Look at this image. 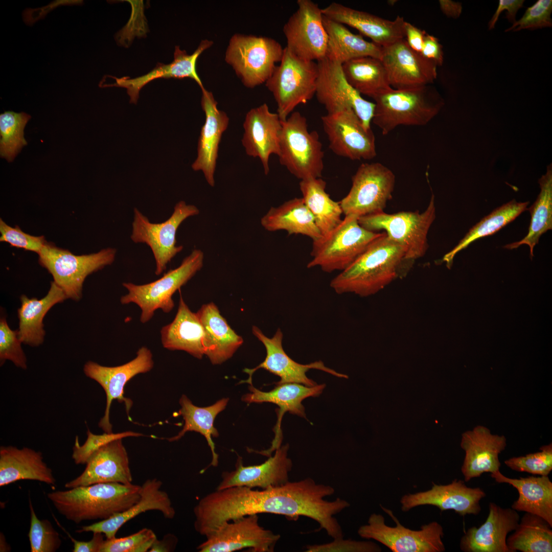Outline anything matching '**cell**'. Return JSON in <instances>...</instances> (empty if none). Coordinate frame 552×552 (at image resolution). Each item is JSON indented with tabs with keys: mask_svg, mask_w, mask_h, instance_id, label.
<instances>
[{
	"mask_svg": "<svg viewBox=\"0 0 552 552\" xmlns=\"http://www.w3.org/2000/svg\"><path fill=\"white\" fill-rule=\"evenodd\" d=\"M197 547L199 552H233L249 548L252 552H273L279 534L260 525L258 514L223 522L205 536Z\"/></svg>",
	"mask_w": 552,
	"mask_h": 552,
	"instance_id": "9a60e30c",
	"label": "cell"
},
{
	"mask_svg": "<svg viewBox=\"0 0 552 552\" xmlns=\"http://www.w3.org/2000/svg\"><path fill=\"white\" fill-rule=\"evenodd\" d=\"M426 32L409 22L406 21L405 25V39L410 48L421 54L424 36Z\"/></svg>",
	"mask_w": 552,
	"mask_h": 552,
	"instance_id": "6f0895ef",
	"label": "cell"
},
{
	"mask_svg": "<svg viewBox=\"0 0 552 552\" xmlns=\"http://www.w3.org/2000/svg\"><path fill=\"white\" fill-rule=\"evenodd\" d=\"M486 496L479 487H467L465 481L453 480L447 485L433 484L427 491L403 496L401 510L407 512L413 508L425 505L436 507L441 512L453 510L460 516L477 515L481 510L480 501Z\"/></svg>",
	"mask_w": 552,
	"mask_h": 552,
	"instance_id": "44dd1931",
	"label": "cell"
},
{
	"mask_svg": "<svg viewBox=\"0 0 552 552\" xmlns=\"http://www.w3.org/2000/svg\"><path fill=\"white\" fill-rule=\"evenodd\" d=\"M17 330L9 327L5 316L0 319V362L2 365L6 360L11 361L16 366L27 368V358L21 347Z\"/></svg>",
	"mask_w": 552,
	"mask_h": 552,
	"instance_id": "f907efd6",
	"label": "cell"
},
{
	"mask_svg": "<svg viewBox=\"0 0 552 552\" xmlns=\"http://www.w3.org/2000/svg\"><path fill=\"white\" fill-rule=\"evenodd\" d=\"M381 507L396 525L388 526L382 515L373 513L370 516L367 523L359 528L358 534L361 537L379 542L393 552L445 550L442 540L443 528L438 522L432 521L422 525L419 530H412L402 525L390 510Z\"/></svg>",
	"mask_w": 552,
	"mask_h": 552,
	"instance_id": "8fae6325",
	"label": "cell"
},
{
	"mask_svg": "<svg viewBox=\"0 0 552 552\" xmlns=\"http://www.w3.org/2000/svg\"><path fill=\"white\" fill-rule=\"evenodd\" d=\"M289 448L288 444L281 445L273 456L257 465L244 466L242 458L238 456L235 470L222 473L221 480L216 489L237 486L266 489L286 484L289 481V473L292 467V461L288 457Z\"/></svg>",
	"mask_w": 552,
	"mask_h": 552,
	"instance_id": "7402d4cb",
	"label": "cell"
},
{
	"mask_svg": "<svg viewBox=\"0 0 552 552\" xmlns=\"http://www.w3.org/2000/svg\"><path fill=\"white\" fill-rule=\"evenodd\" d=\"M519 520L516 510L490 502L486 520L479 527L472 526L465 532L460 548L464 552H511L507 535L515 530Z\"/></svg>",
	"mask_w": 552,
	"mask_h": 552,
	"instance_id": "d4e9b609",
	"label": "cell"
},
{
	"mask_svg": "<svg viewBox=\"0 0 552 552\" xmlns=\"http://www.w3.org/2000/svg\"><path fill=\"white\" fill-rule=\"evenodd\" d=\"M132 476L126 450L122 439L113 440L103 446L88 459L84 471L65 484L72 489L98 483L132 484Z\"/></svg>",
	"mask_w": 552,
	"mask_h": 552,
	"instance_id": "4316f807",
	"label": "cell"
},
{
	"mask_svg": "<svg viewBox=\"0 0 552 552\" xmlns=\"http://www.w3.org/2000/svg\"><path fill=\"white\" fill-rule=\"evenodd\" d=\"M435 218L434 196L432 194L426 210L400 212L389 214L381 212L358 218L359 224L372 232L384 230L387 236L404 249L405 258L412 262L426 254L427 235Z\"/></svg>",
	"mask_w": 552,
	"mask_h": 552,
	"instance_id": "9c48e42d",
	"label": "cell"
},
{
	"mask_svg": "<svg viewBox=\"0 0 552 552\" xmlns=\"http://www.w3.org/2000/svg\"><path fill=\"white\" fill-rule=\"evenodd\" d=\"M372 122L387 135L400 125L423 126L439 112L444 100L430 85L391 89L374 97Z\"/></svg>",
	"mask_w": 552,
	"mask_h": 552,
	"instance_id": "3957f363",
	"label": "cell"
},
{
	"mask_svg": "<svg viewBox=\"0 0 552 552\" xmlns=\"http://www.w3.org/2000/svg\"><path fill=\"white\" fill-rule=\"evenodd\" d=\"M141 486L98 483L50 492L48 498L58 512L75 523L106 519L122 512L140 498Z\"/></svg>",
	"mask_w": 552,
	"mask_h": 552,
	"instance_id": "7a4b0ae2",
	"label": "cell"
},
{
	"mask_svg": "<svg viewBox=\"0 0 552 552\" xmlns=\"http://www.w3.org/2000/svg\"><path fill=\"white\" fill-rule=\"evenodd\" d=\"M540 192L537 199L528 209L531 220L526 236L521 240L504 246L512 249L526 244L530 249L531 257L534 256L535 246L538 243L541 236L552 228V165L547 166L546 173L539 178Z\"/></svg>",
	"mask_w": 552,
	"mask_h": 552,
	"instance_id": "b9f144b4",
	"label": "cell"
},
{
	"mask_svg": "<svg viewBox=\"0 0 552 552\" xmlns=\"http://www.w3.org/2000/svg\"><path fill=\"white\" fill-rule=\"evenodd\" d=\"M325 387L324 384L307 386L298 383H287L277 384L269 392H263L250 384L248 387L250 393L242 396L243 401L247 403H272L279 407L278 420L273 428L275 435L271 446L267 450L255 452L264 455L271 456L272 452L281 446L283 440L281 422L284 413L288 412L306 419L303 401L310 397L319 396Z\"/></svg>",
	"mask_w": 552,
	"mask_h": 552,
	"instance_id": "603a6c76",
	"label": "cell"
},
{
	"mask_svg": "<svg viewBox=\"0 0 552 552\" xmlns=\"http://www.w3.org/2000/svg\"><path fill=\"white\" fill-rule=\"evenodd\" d=\"M318 73L317 62L302 59L284 48L281 61L265 83L277 103L281 121L315 95Z\"/></svg>",
	"mask_w": 552,
	"mask_h": 552,
	"instance_id": "30bf717a",
	"label": "cell"
},
{
	"mask_svg": "<svg viewBox=\"0 0 552 552\" xmlns=\"http://www.w3.org/2000/svg\"><path fill=\"white\" fill-rule=\"evenodd\" d=\"M507 446L502 435L493 434L485 426L478 425L462 435L461 447L465 455L461 467L465 482L480 477L484 473L499 470V454Z\"/></svg>",
	"mask_w": 552,
	"mask_h": 552,
	"instance_id": "484cf974",
	"label": "cell"
},
{
	"mask_svg": "<svg viewBox=\"0 0 552 552\" xmlns=\"http://www.w3.org/2000/svg\"><path fill=\"white\" fill-rule=\"evenodd\" d=\"M412 263L405 259L403 248L383 232L330 286L339 294L369 296L405 275Z\"/></svg>",
	"mask_w": 552,
	"mask_h": 552,
	"instance_id": "6da1fadb",
	"label": "cell"
},
{
	"mask_svg": "<svg viewBox=\"0 0 552 552\" xmlns=\"http://www.w3.org/2000/svg\"><path fill=\"white\" fill-rule=\"evenodd\" d=\"M342 69L348 82L360 95L373 99L392 88L380 59L370 56L356 58L342 64Z\"/></svg>",
	"mask_w": 552,
	"mask_h": 552,
	"instance_id": "ab89813d",
	"label": "cell"
},
{
	"mask_svg": "<svg viewBox=\"0 0 552 552\" xmlns=\"http://www.w3.org/2000/svg\"><path fill=\"white\" fill-rule=\"evenodd\" d=\"M116 253V248H107L98 252L78 256L47 242L38 255L39 264L52 274L53 281L67 298L78 301L82 297L86 277L111 265Z\"/></svg>",
	"mask_w": 552,
	"mask_h": 552,
	"instance_id": "ba28073f",
	"label": "cell"
},
{
	"mask_svg": "<svg viewBox=\"0 0 552 552\" xmlns=\"http://www.w3.org/2000/svg\"><path fill=\"white\" fill-rule=\"evenodd\" d=\"M329 148L336 155L351 160L371 159L377 154L375 138L352 109L321 117Z\"/></svg>",
	"mask_w": 552,
	"mask_h": 552,
	"instance_id": "ac0fdd59",
	"label": "cell"
},
{
	"mask_svg": "<svg viewBox=\"0 0 552 552\" xmlns=\"http://www.w3.org/2000/svg\"><path fill=\"white\" fill-rule=\"evenodd\" d=\"M284 49L274 39L236 33L232 36L224 60L242 84L253 88L266 82L281 61Z\"/></svg>",
	"mask_w": 552,
	"mask_h": 552,
	"instance_id": "8992f818",
	"label": "cell"
},
{
	"mask_svg": "<svg viewBox=\"0 0 552 552\" xmlns=\"http://www.w3.org/2000/svg\"><path fill=\"white\" fill-rule=\"evenodd\" d=\"M203 260L202 251L194 249L178 267L156 281L143 285L123 283L128 293L121 297V304H136L141 310L140 321L143 324L149 321L157 309L169 313L174 307L173 295L201 269Z\"/></svg>",
	"mask_w": 552,
	"mask_h": 552,
	"instance_id": "5b68a950",
	"label": "cell"
},
{
	"mask_svg": "<svg viewBox=\"0 0 552 552\" xmlns=\"http://www.w3.org/2000/svg\"><path fill=\"white\" fill-rule=\"evenodd\" d=\"M201 91V105L205 120L198 140L197 156L191 166L195 171H202L208 184L213 187L219 146L222 135L228 127L229 117L218 109L217 102L211 91L205 88Z\"/></svg>",
	"mask_w": 552,
	"mask_h": 552,
	"instance_id": "f1b7e54d",
	"label": "cell"
},
{
	"mask_svg": "<svg viewBox=\"0 0 552 552\" xmlns=\"http://www.w3.org/2000/svg\"><path fill=\"white\" fill-rule=\"evenodd\" d=\"M397 2V1H395V0H392V1H388V4H389V5H392V6H393V5H394V4H395V3H396Z\"/></svg>",
	"mask_w": 552,
	"mask_h": 552,
	"instance_id": "6125c7cd",
	"label": "cell"
},
{
	"mask_svg": "<svg viewBox=\"0 0 552 552\" xmlns=\"http://www.w3.org/2000/svg\"><path fill=\"white\" fill-rule=\"evenodd\" d=\"M491 477L517 490L519 496L511 506L513 509L538 515L552 526V482L548 476L512 478L499 470L491 473Z\"/></svg>",
	"mask_w": 552,
	"mask_h": 552,
	"instance_id": "836d02e7",
	"label": "cell"
},
{
	"mask_svg": "<svg viewBox=\"0 0 552 552\" xmlns=\"http://www.w3.org/2000/svg\"><path fill=\"white\" fill-rule=\"evenodd\" d=\"M213 44V42L211 40L203 39L191 54L181 50L179 46H176L174 59L171 63L167 64L158 63L147 74L134 78L129 77L118 78L111 76L115 82L103 85L102 87L117 86L126 88L130 97V102L134 104L137 103L141 89L149 82L157 78H189L194 80L202 89L204 87L197 72V61L200 55Z\"/></svg>",
	"mask_w": 552,
	"mask_h": 552,
	"instance_id": "f546056e",
	"label": "cell"
},
{
	"mask_svg": "<svg viewBox=\"0 0 552 552\" xmlns=\"http://www.w3.org/2000/svg\"><path fill=\"white\" fill-rule=\"evenodd\" d=\"M31 116L21 112L5 111L0 115V154L12 162L27 143L24 136V128Z\"/></svg>",
	"mask_w": 552,
	"mask_h": 552,
	"instance_id": "f6af8a7d",
	"label": "cell"
},
{
	"mask_svg": "<svg viewBox=\"0 0 552 552\" xmlns=\"http://www.w3.org/2000/svg\"><path fill=\"white\" fill-rule=\"evenodd\" d=\"M318 73L315 95L331 114L352 109L363 126L371 130L375 105L364 99L347 81L342 64L327 58L316 62Z\"/></svg>",
	"mask_w": 552,
	"mask_h": 552,
	"instance_id": "5bb4252c",
	"label": "cell"
},
{
	"mask_svg": "<svg viewBox=\"0 0 552 552\" xmlns=\"http://www.w3.org/2000/svg\"><path fill=\"white\" fill-rule=\"evenodd\" d=\"M323 22L328 35L326 58L343 63L360 57L381 59L382 47L365 40L360 34L351 32L344 25L324 15Z\"/></svg>",
	"mask_w": 552,
	"mask_h": 552,
	"instance_id": "f35d334b",
	"label": "cell"
},
{
	"mask_svg": "<svg viewBox=\"0 0 552 552\" xmlns=\"http://www.w3.org/2000/svg\"><path fill=\"white\" fill-rule=\"evenodd\" d=\"M152 354L146 347L140 348L135 358L124 364L116 366L101 365L91 361L84 365L85 375L97 382L104 389L106 395V405L104 416L99 426L104 432L111 433L112 425L109 420L110 408L114 400L124 402L128 418L132 405V401L124 396L126 383L135 375L149 372L153 367Z\"/></svg>",
	"mask_w": 552,
	"mask_h": 552,
	"instance_id": "e0dca14e",
	"label": "cell"
},
{
	"mask_svg": "<svg viewBox=\"0 0 552 552\" xmlns=\"http://www.w3.org/2000/svg\"><path fill=\"white\" fill-rule=\"evenodd\" d=\"M21 480H37L56 485L52 469L43 462L42 454L28 447L0 448V486Z\"/></svg>",
	"mask_w": 552,
	"mask_h": 552,
	"instance_id": "d6a6232c",
	"label": "cell"
},
{
	"mask_svg": "<svg viewBox=\"0 0 552 552\" xmlns=\"http://www.w3.org/2000/svg\"><path fill=\"white\" fill-rule=\"evenodd\" d=\"M552 526L543 518L526 513L507 538L511 552H551Z\"/></svg>",
	"mask_w": 552,
	"mask_h": 552,
	"instance_id": "7bdbcfd3",
	"label": "cell"
},
{
	"mask_svg": "<svg viewBox=\"0 0 552 552\" xmlns=\"http://www.w3.org/2000/svg\"><path fill=\"white\" fill-rule=\"evenodd\" d=\"M528 201L517 202L513 199L496 209L473 226L451 251L445 255L443 261L448 268L452 266L455 256L476 240L492 235L513 221L527 209Z\"/></svg>",
	"mask_w": 552,
	"mask_h": 552,
	"instance_id": "ee69618b",
	"label": "cell"
},
{
	"mask_svg": "<svg viewBox=\"0 0 552 552\" xmlns=\"http://www.w3.org/2000/svg\"><path fill=\"white\" fill-rule=\"evenodd\" d=\"M380 60L394 89L429 85L436 78V66L412 50L405 38L382 47Z\"/></svg>",
	"mask_w": 552,
	"mask_h": 552,
	"instance_id": "ffe728a7",
	"label": "cell"
},
{
	"mask_svg": "<svg viewBox=\"0 0 552 552\" xmlns=\"http://www.w3.org/2000/svg\"><path fill=\"white\" fill-rule=\"evenodd\" d=\"M252 331L253 334L264 344L266 356L264 360L256 367L244 370L249 377L247 379L241 381L239 383L252 384V376L260 369L266 370L279 376L280 380L275 383L276 384L295 383L307 386H315L317 385L316 383L306 375V373L310 369L320 370L339 378H348L347 375L326 366L320 360L303 364L291 359L284 350L282 345L283 334L280 329L277 330L271 338L265 335L256 326L252 327Z\"/></svg>",
	"mask_w": 552,
	"mask_h": 552,
	"instance_id": "d6986e66",
	"label": "cell"
},
{
	"mask_svg": "<svg viewBox=\"0 0 552 552\" xmlns=\"http://www.w3.org/2000/svg\"><path fill=\"white\" fill-rule=\"evenodd\" d=\"M1 242L9 243L11 246L38 254L47 243L43 236H34L21 230L18 226L13 227L0 219Z\"/></svg>",
	"mask_w": 552,
	"mask_h": 552,
	"instance_id": "f5cc1de1",
	"label": "cell"
},
{
	"mask_svg": "<svg viewBox=\"0 0 552 552\" xmlns=\"http://www.w3.org/2000/svg\"><path fill=\"white\" fill-rule=\"evenodd\" d=\"M199 209L184 201L177 202L171 216L162 223H152L137 208L133 210L130 238L135 243H145L151 248L156 263L155 274H161L172 259L183 249L176 246V234L187 218L197 215Z\"/></svg>",
	"mask_w": 552,
	"mask_h": 552,
	"instance_id": "7c38bea8",
	"label": "cell"
},
{
	"mask_svg": "<svg viewBox=\"0 0 552 552\" xmlns=\"http://www.w3.org/2000/svg\"><path fill=\"white\" fill-rule=\"evenodd\" d=\"M352 180L349 192L339 202L345 216L359 217L384 211L395 185L391 170L380 163H363Z\"/></svg>",
	"mask_w": 552,
	"mask_h": 552,
	"instance_id": "4fadbf2b",
	"label": "cell"
},
{
	"mask_svg": "<svg viewBox=\"0 0 552 552\" xmlns=\"http://www.w3.org/2000/svg\"><path fill=\"white\" fill-rule=\"evenodd\" d=\"M326 182L321 178L301 180L300 188L305 204L313 215L322 236L328 234L342 221L339 202L326 192Z\"/></svg>",
	"mask_w": 552,
	"mask_h": 552,
	"instance_id": "60d3db41",
	"label": "cell"
},
{
	"mask_svg": "<svg viewBox=\"0 0 552 552\" xmlns=\"http://www.w3.org/2000/svg\"><path fill=\"white\" fill-rule=\"evenodd\" d=\"M30 526L28 537L31 552H55L61 546L59 533L51 522L37 517L31 500H29Z\"/></svg>",
	"mask_w": 552,
	"mask_h": 552,
	"instance_id": "bcb514c9",
	"label": "cell"
},
{
	"mask_svg": "<svg viewBox=\"0 0 552 552\" xmlns=\"http://www.w3.org/2000/svg\"><path fill=\"white\" fill-rule=\"evenodd\" d=\"M355 215L345 216L341 222L328 234L313 241L312 259L307 267L318 266L326 272L342 271L383 233L368 231L358 222Z\"/></svg>",
	"mask_w": 552,
	"mask_h": 552,
	"instance_id": "277c9868",
	"label": "cell"
},
{
	"mask_svg": "<svg viewBox=\"0 0 552 552\" xmlns=\"http://www.w3.org/2000/svg\"><path fill=\"white\" fill-rule=\"evenodd\" d=\"M322 12L329 19L356 29L381 47L405 38L406 21L400 16L390 20L336 2L322 9Z\"/></svg>",
	"mask_w": 552,
	"mask_h": 552,
	"instance_id": "83f0119b",
	"label": "cell"
},
{
	"mask_svg": "<svg viewBox=\"0 0 552 552\" xmlns=\"http://www.w3.org/2000/svg\"><path fill=\"white\" fill-rule=\"evenodd\" d=\"M523 0H500L498 6L491 19L489 22V29L494 28L501 12L507 10L506 18L510 22L514 24L516 21L515 16L518 10L522 7Z\"/></svg>",
	"mask_w": 552,
	"mask_h": 552,
	"instance_id": "9f6ffc18",
	"label": "cell"
},
{
	"mask_svg": "<svg viewBox=\"0 0 552 552\" xmlns=\"http://www.w3.org/2000/svg\"><path fill=\"white\" fill-rule=\"evenodd\" d=\"M421 54L436 66L442 65L444 60L443 47L435 36L426 33Z\"/></svg>",
	"mask_w": 552,
	"mask_h": 552,
	"instance_id": "11a10c76",
	"label": "cell"
},
{
	"mask_svg": "<svg viewBox=\"0 0 552 552\" xmlns=\"http://www.w3.org/2000/svg\"><path fill=\"white\" fill-rule=\"evenodd\" d=\"M142 435L143 434L140 433L131 431L117 433L104 432L102 434H95L88 429L87 439L83 445H80L78 437L77 436L76 437L72 457L76 464H86L90 457L107 443L117 439Z\"/></svg>",
	"mask_w": 552,
	"mask_h": 552,
	"instance_id": "681fc988",
	"label": "cell"
},
{
	"mask_svg": "<svg viewBox=\"0 0 552 552\" xmlns=\"http://www.w3.org/2000/svg\"><path fill=\"white\" fill-rule=\"evenodd\" d=\"M162 484L157 478L146 480L141 486L139 500L129 509L106 519L83 526L76 532L101 533L106 539L112 538L126 522L140 514L151 510L159 511L165 518L173 519L176 514L175 510L167 493L161 490Z\"/></svg>",
	"mask_w": 552,
	"mask_h": 552,
	"instance_id": "4dcf8cb0",
	"label": "cell"
},
{
	"mask_svg": "<svg viewBox=\"0 0 552 552\" xmlns=\"http://www.w3.org/2000/svg\"><path fill=\"white\" fill-rule=\"evenodd\" d=\"M551 0H538L533 5L528 7L522 17L505 31L551 27Z\"/></svg>",
	"mask_w": 552,
	"mask_h": 552,
	"instance_id": "816d5d0a",
	"label": "cell"
},
{
	"mask_svg": "<svg viewBox=\"0 0 552 552\" xmlns=\"http://www.w3.org/2000/svg\"><path fill=\"white\" fill-rule=\"evenodd\" d=\"M161 341L169 350H181L201 359L204 355V332L196 313L191 311L181 296L173 321L162 327Z\"/></svg>",
	"mask_w": 552,
	"mask_h": 552,
	"instance_id": "e575fe53",
	"label": "cell"
},
{
	"mask_svg": "<svg viewBox=\"0 0 552 552\" xmlns=\"http://www.w3.org/2000/svg\"><path fill=\"white\" fill-rule=\"evenodd\" d=\"M540 451L504 461L511 469L540 476H548L552 470V444L544 445Z\"/></svg>",
	"mask_w": 552,
	"mask_h": 552,
	"instance_id": "7dc6e473",
	"label": "cell"
},
{
	"mask_svg": "<svg viewBox=\"0 0 552 552\" xmlns=\"http://www.w3.org/2000/svg\"><path fill=\"white\" fill-rule=\"evenodd\" d=\"M67 534L74 544L73 552H100L105 541L101 533H93V538L88 541L77 540Z\"/></svg>",
	"mask_w": 552,
	"mask_h": 552,
	"instance_id": "680465c9",
	"label": "cell"
},
{
	"mask_svg": "<svg viewBox=\"0 0 552 552\" xmlns=\"http://www.w3.org/2000/svg\"><path fill=\"white\" fill-rule=\"evenodd\" d=\"M178 542L177 538L173 534H168L160 540L156 539L149 551L169 552L174 551Z\"/></svg>",
	"mask_w": 552,
	"mask_h": 552,
	"instance_id": "91938a15",
	"label": "cell"
},
{
	"mask_svg": "<svg viewBox=\"0 0 552 552\" xmlns=\"http://www.w3.org/2000/svg\"><path fill=\"white\" fill-rule=\"evenodd\" d=\"M296 3L297 9L283 29L286 48L302 59L318 61L326 57L328 42L322 9L311 0Z\"/></svg>",
	"mask_w": 552,
	"mask_h": 552,
	"instance_id": "2e32d148",
	"label": "cell"
},
{
	"mask_svg": "<svg viewBox=\"0 0 552 552\" xmlns=\"http://www.w3.org/2000/svg\"><path fill=\"white\" fill-rule=\"evenodd\" d=\"M156 539L152 530L144 528L124 537L106 539L100 552L149 551Z\"/></svg>",
	"mask_w": 552,
	"mask_h": 552,
	"instance_id": "c3c4849f",
	"label": "cell"
},
{
	"mask_svg": "<svg viewBox=\"0 0 552 552\" xmlns=\"http://www.w3.org/2000/svg\"><path fill=\"white\" fill-rule=\"evenodd\" d=\"M229 399L222 398L214 404L206 407H198L194 405L185 395L179 400L181 408L177 415L181 416L185 424L182 430L175 436L167 439L169 442L180 439L187 432L195 431L200 433L205 439L212 452V461L210 465L203 469V473L210 466L217 467L218 465V454L215 451L213 438L219 436L217 429L214 427V422L217 416L226 407Z\"/></svg>",
	"mask_w": 552,
	"mask_h": 552,
	"instance_id": "74e56055",
	"label": "cell"
},
{
	"mask_svg": "<svg viewBox=\"0 0 552 552\" xmlns=\"http://www.w3.org/2000/svg\"><path fill=\"white\" fill-rule=\"evenodd\" d=\"M439 2L441 10L447 16L457 18L461 15L462 7L460 3L450 0H440Z\"/></svg>",
	"mask_w": 552,
	"mask_h": 552,
	"instance_id": "94428289",
	"label": "cell"
},
{
	"mask_svg": "<svg viewBox=\"0 0 552 552\" xmlns=\"http://www.w3.org/2000/svg\"><path fill=\"white\" fill-rule=\"evenodd\" d=\"M307 552H380L381 548L372 541L344 539L343 537L323 544L307 545Z\"/></svg>",
	"mask_w": 552,
	"mask_h": 552,
	"instance_id": "db71d44e",
	"label": "cell"
},
{
	"mask_svg": "<svg viewBox=\"0 0 552 552\" xmlns=\"http://www.w3.org/2000/svg\"><path fill=\"white\" fill-rule=\"evenodd\" d=\"M67 298L63 290L54 281L51 282L48 293L41 299L21 295V305L17 310L18 336L21 342L32 347L41 344L45 333L43 323L45 315L55 305Z\"/></svg>",
	"mask_w": 552,
	"mask_h": 552,
	"instance_id": "d590c367",
	"label": "cell"
},
{
	"mask_svg": "<svg viewBox=\"0 0 552 552\" xmlns=\"http://www.w3.org/2000/svg\"><path fill=\"white\" fill-rule=\"evenodd\" d=\"M282 124L280 164L301 180L321 178L324 152L317 132L309 131L306 118L298 111L292 112Z\"/></svg>",
	"mask_w": 552,
	"mask_h": 552,
	"instance_id": "52a82bcc",
	"label": "cell"
},
{
	"mask_svg": "<svg viewBox=\"0 0 552 552\" xmlns=\"http://www.w3.org/2000/svg\"><path fill=\"white\" fill-rule=\"evenodd\" d=\"M196 313L204 332V355L213 364H221L234 355L243 339L231 328L214 303L203 305Z\"/></svg>",
	"mask_w": 552,
	"mask_h": 552,
	"instance_id": "1f68e13d",
	"label": "cell"
},
{
	"mask_svg": "<svg viewBox=\"0 0 552 552\" xmlns=\"http://www.w3.org/2000/svg\"><path fill=\"white\" fill-rule=\"evenodd\" d=\"M267 231H286L289 235L301 234L316 240L321 237L314 217L303 198H294L278 207H271L261 218Z\"/></svg>",
	"mask_w": 552,
	"mask_h": 552,
	"instance_id": "8d00e7d4",
	"label": "cell"
},
{
	"mask_svg": "<svg viewBox=\"0 0 552 552\" xmlns=\"http://www.w3.org/2000/svg\"><path fill=\"white\" fill-rule=\"evenodd\" d=\"M241 140L246 154L260 159L266 175L269 172V159L279 155L282 121L277 113L270 111L266 103L249 110L243 124Z\"/></svg>",
	"mask_w": 552,
	"mask_h": 552,
	"instance_id": "cb8c5ba5",
	"label": "cell"
}]
</instances>
